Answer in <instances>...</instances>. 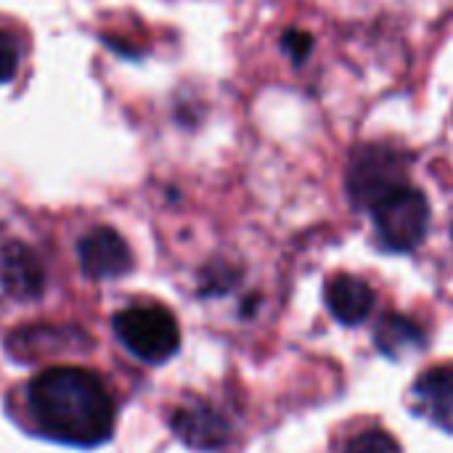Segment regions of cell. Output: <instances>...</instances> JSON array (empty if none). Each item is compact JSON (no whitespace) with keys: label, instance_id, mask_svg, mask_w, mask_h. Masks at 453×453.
<instances>
[{"label":"cell","instance_id":"1","mask_svg":"<svg viewBox=\"0 0 453 453\" xmlns=\"http://www.w3.org/2000/svg\"><path fill=\"white\" fill-rule=\"evenodd\" d=\"M37 427L69 446H98L114 430V401L104 382L77 366L40 372L27 390Z\"/></svg>","mask_w":453,"mask_h":453},{"label":"cell","instance_id":"2","mask_svg":"<svg viewBox=\"0 0 453 453\" xmlns=\"http://www.w3.org/2000/svg\"><path fill=\"white\" fill-rule=\"evenodd\" d=\"M369 212L374 218V228L385 250L411 252L427 236L430 204L427 196L409 180L374 199L369 204Z\"/></svg>","mask_w":453,"mask_h":453},{"label":"cell","instance_id":"3","mask_svg":"<svg viewBox=\"0 0 453 453\" xmlns=\"http://www.w3.org/2000/svg\"><path fill=\"white\" fill-rule=\"evenodd\" d=\"M114 332L122 345L146 364H162L180 345L178 321L159 305H133L114 316Z\"/></svg>","mask_w":453,"mask_h":453},{"label":"cell","instance_id":"4","mask_svg":"<svg viewBox=\"0 0 453 453\" xmlns=\"http://www.w3.org/2000/svg\"><path fill=\"white\" fill-rule=\"evenodd\" d=\"M406 183V159L390 146H364L356 151L348 167V194L358 207H366Z\"/></svg>","mask_w":453,"mask_h":453},{"label":"cell","instance_id":"5","mask_svg":"<svg viewBox=\"0 0 453 453\" xmlns=\"http://www.w3.org/2000/svg\"><path fill=\"white\" fill-rule=\"evenodd\" d=\"M77 257L85 276L96 281L117 279L133 265L130 247L114 228H93L90 234H85L77 244Z\"/></svg>","mask_w":453,"mask_h":453},{"label":"cell","instance_id":"6","mask_svg":"<svg viewBox=\"0 0 453 453\" xmlns=\"http://www.w3.org/2000/svg\"><path fill=\"white\" fill-rule=\"evenodd\" d=\"M170 425L175 435L196 451H218L231 438L226 417L204 401H188L178 406Z\"/></svg>","mask_w":453,"mask_h":453},{"label":"cell","instance_id":"7","mask_svg":"<svg viewBox=\"0 0 453 453\" xmlns=\"http://www.w3.org/2000/svg\"><path fill=\"white\" fill-rule=\"evenodd\" d=\"M45 284L42 265L37 255L27 244H5L0 247V287L16 300L40 297Z\"/></svg>","mask_w":453,"mask_h":453},{"label":"cell","instance_id":"8","mask_svg":"<svg viewBox=\"0 0 453 453\" xmlns=\"http://www.w3.org/2000/svg\"><path fill=\"white\" fill-rule=\"evenodd\" d=\"M414 409L435 422L441 430L453 433V366H435L427 369L414 390Z\"/></svg>","mask_w":453,"mask_h":453},{"label":"cell","instance_id":"9","mask_svg":"<svg viewBox=\"0 0 453 453\" xmlns=\"http://www.w3.org/2000/svg\"><path fill=\"white\" fill-rule=\"evenodd\" d=\"M326 305L340 324L358 326L369 319L374 308V292L364 279L340 273L326 284Z\"/></svg>","mask_w":453,"mask_h":453},{"label":"cell","instance_id":"10","mask_svg":"<svg viewBox=\"0 0 453 453\" xmlns=\"http://www.w3.org/2000/svg\"><path fill=\"white\" fill-rule=\"evenodd\" d=\"M374 340H377V348L390 358H401L406 353H417L425 348L422 326L411 321L409 316H398V313H390L377 324Z\"/></svg>","mask_w":453,"mask_h":453},{"label":"cell","instance_id":"11","mask_svg":"<svg viewBox=\"0 0 453 453\" xmlns=\"http://www.w3.org/2000/svg\"><path fill=\"white\" fill-rule=\"evenodd\" d=\"M345 453H403L401 451V443L385 433V430H366V433H358L350 443Z\"/></svg>","mask_w":453,"mask_h":453},{"label":"cell","instance_id":"12","mask_svg":"<svg viewBox=\"0 0 453 453\" xmlns=\"http://www.w3.org/2000/svg\"><path fill=\"white\" fill-rule=\"evenodd\" d=\"M19 69V48L16 40L8 32H0V85L13 80Z\"/></svg>","mask_w":453,"mask_h":453},{"label":"cell","instance_id":"13","mask_svg":"<svg viewBox=\"0 0 453 453\" xmlns=\"http://www.w3.org/2000/svg\"><path fill=\"white\" fill-rule=\"evenodd\" d=\"M281 48L292 56V61L303 64V61L308 58L311 48H313V37H311L308 32L292 29V32H287V35L281 37Z\"/></svg>","mask_w":453,"mask_h":453}]
</instances>
